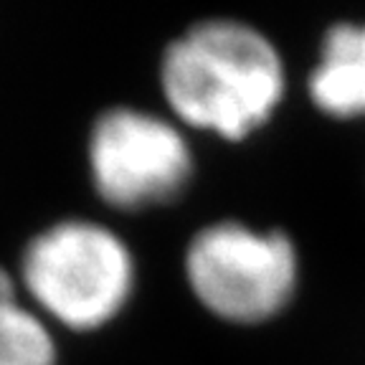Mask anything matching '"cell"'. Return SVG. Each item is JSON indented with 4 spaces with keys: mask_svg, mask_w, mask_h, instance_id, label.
<instances>
[{
    "mask_svg": "<svg viewBox=\"0 0 365 365\" xmlns=\"http://www.w3.org/2000/svg\"><path fill=\"white\" fill-rule=\"evenodd\" d=\"M160 107L195 137L244 145L277 117L287 97L279 46L241 18L185 23L158 66Z\"/></svg>",
    "mask_w": 365,
    "mask_h": 365,
    "instance_id": "cell-1",
    "label": "cell"
},
{
    "mask_svg": "<svg viewBox=\"0 0 365 365\" xmlns=\"http://www.w3.org/2000/svg\"><path fill=\"white\" fill-rule=\"evenodd\" d=\"M13 272L21 292L66 337L97 335L130 307L137 257L99 216H63L23 241Z\"/></svg>",
    "mask_w": 365,
    "mask_h": 365,
    "instance_id": "cell-2",
    "label": "cell"
},
{
    "mask_svg": "<svg viewBox=\"0 0 365 365\" xmlns=\"http://www.w3.org/2000/svg\"><path fill=\"white\" fill-rule=\"evenodd\" d=\"M86 180L102 211L117 221L170 211L198 175V145L163 107L109 104L91 120L84 143Z\"/></svg>",
    "mask_w": 365,
    "mask_h": 365,
    "instance_id": "cell-3",
    "label": "cell"
},
{
    "mask_svg": "<svg viewBox=\"0 0 365 365\" xmlns=\"http://www.w3.org/2000/svg\"><path fill=\"white\" fill-rule=\"evenodd\" d=\"M182 279L211 319L236 330H259L294 302L302 262L284 228H262L223 216L188 236Z\"/></svg>",
    "mask_w": 365,
    "mask_h": 365,
    "instance_id": "cell-4",
    "label": "cell"
},
{
    "mask_svg": "<svg viewBox=\"0 0 365 365\" xmlns=\"http://www.w3.org/2000/svg\"><path fill=\"white\" fill-rule=\"evenodd\" d=\"M309 102L327 117H365V23H335L307 74Z\"/></svg>",
    "mask_w": 365,
    "mask_h": 365,
    "instance_id": "cell-5",
    "label": "cell"
},
{
    "mask_svg": "<svg viewBox=\"0 0 365 365\" xmlns=\"http://www.w3.org/2000/svg\"><path fill=\"white\" fill-rule=\"evenodd\" d=\"M61 335L26 299L16 272L0 259V365H58Z\"/></svg>",
    "mask_w": 365,
    "mask_h": 365,
    "instance_id": "cell-6",
    "label": "cell"
}]
</instances>
